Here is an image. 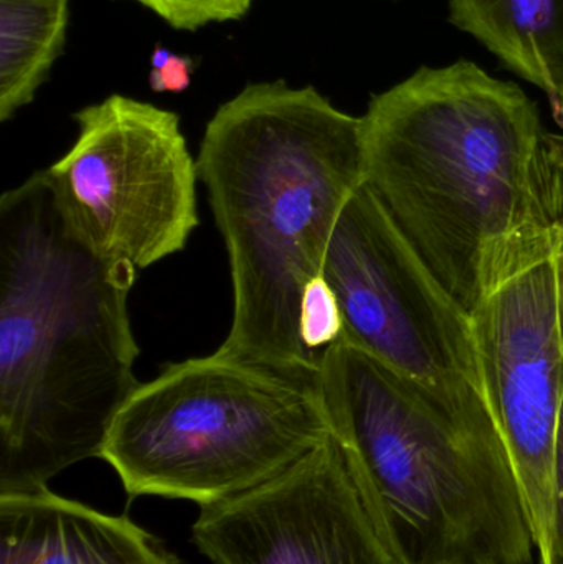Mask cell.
<instances>
[{"label":"cell","instance_id":"obj_11","mask_svg":"<svg viewBox=\"0 0 563 564\" xmlns=\"http://www.w3.org/2000/svg\"><path fill=\"white\" fill-rule=\"evenodd\" d=\"M450 20L541 88L557 111L563 93V0H450Z\"/></svg>","mask_w":563,"mask_h":564},{"label":"cell","instance_id":"obj_5","mask_svg":"<svg viewBox=\"0 0 563 564\" xmlns=\"http://www.w3.org/2000/svg\"><path fill=\"white\" fill-rule=\"evenodd\" d=\"M316 377L215 351L139 383L101 457L129 497L205 507L273 479L333 436Z\"/></svg>","mask_w":563,"mask_h":564},{"label":"cell","instance_id":"obj_4","mask_svg":"<svg viewBox=\"0 0 563 564\" xmlns=\"http://www.w3.org/2000/svg\"><path fill=\"white\" fill-rule=\"evenodd\" d=\"M317 384L399 564H535L521 484L492 417H465L349 341Z\"/></svg>","mask_w":563,"mask_h":564},{"label":"cell","instance_id":"obj_6","mask_svg":"<svg viewBox=\"0 0 563 564\" xmlns=\"http://www.w3.org/2000/svg\"><path fill=\"white\" fill-rule=\"evenodd\" d=\"M73 121L76 141L42 171L66 237L138 276L184 251L201 218L197 159L178 115L111 95Z\"/></svg>","mask_w":563,"mask_h":564},{"label":"cell","instance_id":"obj_14","mask_svg":"<svg viewBox=\"0 0 563 564\" xmlns=\"http://www.w3.org/2000/svg\"><path fill=\"white\" fill-rule=\"evenodd\" d=\"M175 30L201 29L247 15L253 0H134Z\"/></svg>","mask_w":563,"mask_h":564},{"label":"cell","instance_id":"obj_13","mask_svg":"<svg viewBox=\"0 0 563 564\" xmlns=\"http://www.w3.org/2000/svg\"><path fill=\"white\" fill-rule=\"evenodd\" d=\"M344 318L336 292L326 278H314L306 285L301 299L300 338L311 357L321 360V355L331 345L343 338Z\"/></svg>","mask_w":563,"mask_h":564},{"label":"cell","instance_id":"obj_3","mask_svg":"<svg viewBox=\"0 0 563 564\" xmlns=\"http://www.w3.org/2000/svg\"><path fill=\"white\" fill-rule=\"evenodd\" d=\"M136 280L66 237L42 171L0 198V494L45 489L101 457L141 383Z\"/></svg>","mask_w":563,"mask_h":564},{"label":"cell","instance_id":"obj_17","mask_svg":"<svg viewBox=\"0 0 563 564\" xmlns=\"http://www.w3.org/2000/svg\"><path fill=\"white\" fill-rule=\"evenodd\" d=\"M559 124L563 128V93L561 98V105H559L557 115H555ZM549 145H551L552 154L557 161L563 162V132L562 134H548Z\"/></svg>","mask_w":563,"mask_h":564},{"label":"cell","instance_id":"obj_9","mask_svg":"<svg viewBox=\"0 0 563 564\" xmlns=\"http://www.w3.org/2000/svg\"><path fill=\"white\" fill-rule=\"evenodd\" d=\"M192 539L214 564H399L334 433L273 479L201 507Z\"/></svg>","mask_w":563,"mask_h":564},{"label":"cell","instance_id":"obj_15","mask_svg":"<svg viewBox=\"0 0 563 564\" xmlns=\"http://www.w3.org/2000/svg\"><path fill=\"white\" fill-rule=\"evenodd\" d=\"M149 85L155 93H184L197 69L192 56L177 55L172 50L155 45L151 55Z\"/></svg>","mask_w":563,"mask_h":564},{"label":"cell","instance_id":"obj_10","mask_svg":"<svg viewBox=\"0 0 563 564\" xmlns=\"http://www.w3.org/2000/svg\"><path fill=\"white\" fill-rule=\"evenodd\" d=\"M0 564H184L126 516L48 487L0 494Z\"/></svg>","mask_w":563,"mask_h":564},{"label":"cell","instance_id":"obj_18","mask_svg":"<svg viewBox=\"0 0 563 564\" xmlns=\"http://www.w3.org/2000/svg\"><path fill=\"white\" fill-rule=\"evenodd\" d=\"M555 164L559 165V169H561L562 175H563V162L557 161V159L554 158ZM562 240H563V224H562Z\"/></svg>","mask_w":563,"mask_h":564},{"label":"cell","instance_id":"obj_8","mask_svg":"<svg viewBox=\"0 0 563 564\" xmlns=\"http://www.w3.org/2000/svg\"><path fill=\"white\" fill-rule=\"evenodd\" d=\"M472 318L483 387L528 503L539 564H552L555 437L563 400L559 254L502 285Z\"/></svg>","mask_w":563,"mask_h":564},{"label":"cell","instance_id":"obj_7","mask_svg":"<svg viewBox=\"0 0 563 564\" xmlns=\"http://www.w3.org/2000/svg\"><path fill=\"white\" fill-rule=\"evenodd\" d=\"M323 276L343 311L344 340L445 410L495 417L483 387L473 318L420 260L366 184L334 227Z\"/></svg>","mask_w":563,"mask_h":564},{"label":"cell","instance_id":"obj_16","mask_svg":"<svg viewBox=\"0 0 563 564\" xmlns=\"http://www.w3.org/2000/svg\"><path fill=\"white\" fill-rule=\"evenodd\" d=\"M552 564H563V400L559 413L554 456V520H552Z\"/></svg>","mask_w":563,"mask_h":564},{"label":"cell","instance_id":"obj_1","mask_svg":"<svg viewBox=\"0 0 563 564\" xmlns=\"http://www.w3.org/2000/svg\"><path fill=\"white\" fill-rule=\"evenodd\" d=\"M360 119L367 187L469 317L557 253L563 175L518 85L466 59L425 66Z\"/></svg>","mask_w":563,"mask_h":564},{"label":"cell","instance_id":"obj_12","mask_svg":"<svg viewBox=\"0 0 563 564\" xmlns=\"http://www.w3.org/2000/svg\"><path fill=\"white\" fill-rule=\"evenodd\" d=\"M72 0H0V121L35 99L65 50Z\"/></svg>","mask_w":563,"mask_h":564},{"label":"cell","instance_id":"obj_2","mask_svg":"<svg viewBox=\"0 0 563 564\" xmlns=\"http://www.w3.org/2000/svg\"><path fill=\"white\" fill-rule=\"evenodd\" d=\"M198 181L224 238L234 312L221 354L317 377L300 338L344 207L366 184L362 119L313 86L250 83L205 126Z\"/></svg>","mask_w":563,"mask_h":564}]
</instances>
